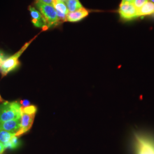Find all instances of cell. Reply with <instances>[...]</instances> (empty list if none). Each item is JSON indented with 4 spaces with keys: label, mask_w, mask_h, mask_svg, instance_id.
<instances>
[{
    "label": "cell",
    "mask_w": 154,
    "mask_h": 154,
    "mask_svg": "<svg viewBox=\"0 0 154 154\" xmlns=\"http://www.w3.org/2000/svg\"><path fill=\"white\" fill-rule=\"evenodd\" d=\"M21 106L17 102L6 101L0 105V123L21 118Z\"/></svg>",
    "instance_id": "cell-1"
},
{
    "label": "cell",
    "mask_w": 154,
    "mask_h": 154,
    "mask_svg": "<svg viewBox=\"0 0 154 154\" xmlns=\"http://www.w3.org/2000/svg\"><path fill=\"white\" fill-rule=\"evenodd\" d=\"M37 110V107L34 105L27 107H21L20 127L18 131L15 134V136L18 137L28 132L31 128Z\"/></svg>",
    "instance_id": "cell-2"
},
{
    "label": "cell",
    "mask_w": 154,
    "mask_h": 154,
    "mask_svg": "<svg viewBox=\"0 0 154 154\" xmlns=\"http://www.w3.org/2000/svg\"><path fill=\"white\" fill-rule=\"evenodd\" d=\"M37 37V35L35 36L32 39L26 43L22 47V48L17 51L16 53L11 55V57L7 58L4 61L2 62L1 65H0V72L2 74V77L6 76L8 73L14 70L17 66H19L20 64V62L19 61V58L22 55V53L25 51V50L28 48V46L33 42V40Z\"/></svg>",
    "instance_id": "cell-3"
},
{
    "label": "cell",
    "mask_w": 154,
    "mask_h": 154,
    "mask_svg": "<svg viewBox=\"0 0 154 154\" xmlns=\"http://www.w3.org/2000/svg\"><path fill=\"white\" fill-rule=\"evenodd\" d=\"M35 5L44 17L48 29L56 26L60 23L53 6L40 3H35Z\"/></svg>",
    "instance_id": "cell-4"
},
{
    "label": "cell",
    "mask_w": 154,
    "mask_h": 154,
    "mask_svg": "<svg viewBox=\"0 0 154 154\" xmlns=\"http://www.w3.org/2000/svg\"><path fill=\"white\" fill-rule=\"evenodd\" d=\"M136 154H154V140L144 135L135 136Z\"/></svg>",
    "instance_id": "cell-5"
},
{
    "label": "cell",
    "mask_w": 154,
    "mask_h": 154,
    "mask_svg": "<svg viewBox=\"0 0 154 154\" xmlns=\"http://www.w3.org/2000/svg\"><path fill=\"white\" fill-rule=\"evenodd\" d=\"M118 13L122 20L125 21H131L139 18L138 10L132 2H121L118 9Z\"/></svg>",
    "instance_id": "cell-6"
},
{
    "label": "cell",
    "mask_w": 154,
    "mask_h": 154,
    "mask_svg": "<svg viewBox=\"0 0 154 154\" xmlns=\"http://www.w3.org/2000/svg\"><path fill=\"white\" fill-rule=\"evenodd\" d=\"M29 10L30 12L32 21L34 26L36 28H41L44 30H48V29L47 28L44 18L42 16L40 11L34 7H32V6H30L29 7Z\"/></svg>",
    "instance_id": "cell-7"
},
{
    "label": "cell",
    "mask_w": 154,
    "mask_h": 154,
    "mask_svg": "<svg viewBox=\"0 0 154 154\" xmlns=\"http://www.w3.org/2000/svg\"><path fill=\"white\" fill-rule=\"evenodd\" d=\"M53 6L55 9L60 23L66 21V16L69 11L65 2L59 0H54Z\"/></svg>",
    "instance_id": "cell-8"
},
{
    "label": "cell",
    "mask_w": 154,
    "mask_h": 154,
    "mask_svg": "<svg viewBox=\"0 0 154 154\" xmlns=\"http://www.w3.org/2000/svg\"><path fill=\"white\" fill-rule=\"evenodd\" d=\"M89 11L85 8L69 12L66 16V21L70 22H77L82 20L88 16Z\"/></svg>",
    "instance_id": "cell-9"
},
{
    "label": "cell",
    "mask_w": 154,
    "mask_h": 154,
    "mask_svg": "<svg viewBox=\"0 0 154 154\" xmlns=\"http://www.w3.org/2000/svg\"><path fill=\"white\" fill-rule=\"evenodd\" d=\"M21 123V118L15 119L0 123V129L16 134L18 131Z\"/></svg>",
    "instance_id": "cell-10"
},
{
    "label": "cell",
    "mask_w": 154,
    "mask_h": 154,
    "mask_svg": "<svg viewBox=\"0 0 154 154\" xmlns=\"http://www.w3.org/2000/svg\"><path fill=\"white\" fill-rule=\"evenodd\" d=\"M154 14V4L149 1L138 11V17H143Z\"/></svg>",
    "instance_id": "cell-11"
},
{
    "label": "cell",
    "mask_w": 154,
    "mask_h": 154,
    "mask_svg": "<svg viewBox=\"0 0 154 154\" xmlns=\"http://www.w3.org/2000/svg\"><path fill=\"white\" fill-rule=\"evenodd\" d=\"M65 2L69 12L76 11L83 8L79 0H66Z\"/></svg>",
    "instance_id": "cell-12"
},
{
    "label": "cell",
    "mask_w": 154,
    "mask_h": 154,
    "mask_svg": "<svg viewBox=\"0 0 154 154\" xmlns=\"http://www.w3.org/2000/svg\"><path fill=\"white\" fill-rule=\"evenodd\" d=\"M14 136H15L14 134H12L0 129V143H3L4 144L8 142Z\"/></svg>",
    "instance_id": "cell-13"
},
{
    "label": "cell",
    "mask_w": 154,
    "mask_h": 154,
    "mask_svg": "<svg viewBox=\"0 0 154 154\" xmlns=\"http://www.w3.org/2000/svg\"><path fill=\"white\" fill-rule=\"evenodd\" d=\"M20 145V141L16 136H14L7 143L4 144L5 149H14L17 148Z\"/></svg>",
    "instance_id": "cell-14"
},
{
    "label": "cell",
    "mask_w": 154,
    "mask_h": 154,
    "mask_svg": "<svg viewBox=\"0 0 154 154\" xmlns=\"http://www.w3.org/2000/svg\"><path fill=\"white\" fill-rule=\"evenodd\" d=\"M149 0H132L131 2L138 11Z\"/></svg>",
    "instance_id": "cell-15"
},
{
    "label": "cell",
    "mask_w": 154,
    "mask_h": 154,
    "mask_svg": "<svg viewBox=\"0 0 154 154\" xmlns=\"http://www.w3.org/2000/svg\"><path fill=\"white\" fill-rule=\"evenodd\" d=\"M54 0H35V3H40L45 5H53Z\"/></svg>",
    "instance_id": "cell-16"
},
{
    "label": "cell",
    "mask_w": 154,
    "mask_h": 154,
    "mask_svg": "<svg viewBox=\"0 0 154 154\" xmlns=\"http://www.w3.org/2000/svg\"><path fill=\"white\" fill-rule=\"evenodd\" d=\"M20 103L22 105V107H27L30 106V102L28 100H21Z\"/></svg>",
    "instance_id": "cell-17"
},
{
    "label": "cell",
    "mask_w": 154,
    "mask_h": 154,
    "mask_svg": "<svg viewBox=\"0 0 154 154\" xmlns=\"http://www.w3.org/2000/svg\"><path fill=\"white\" fill-rule=\"evenodd\" d=\"M5 60V55L4 54V53L0 51V65H1V63H2V62Z\"/></svg>",
    "instance_id": "cell-18"
},
{
    "label": "cell",
    "mask_w": 154,
    "mask_h": 154,
    "mask_svg": "<svg viewBox=\"0 0 154 154\" xmlns=\"http://www.w3.org/2000/svg\"><path fill=\"white\" fill-rule=\"evenodd\" d=\"M5 147L3 143H0V154H2L5 149Z\"/></svg>",
    "instance_id": "cell-19"
},
{
    "label": "cell",
    "mask_w": 154,
    "mask_h": 154,
    "mask_svg": "<svg viewBox=\"0 0 154 154\" xmlns=\"http://www.w3.org/2000/svg\"><path fill=\"white\" fill-rule=\"evenodd\" d=\"M132 0H122L121 2H131Z\"/></svg>",
    "instance_id": "cell-20"
},
{
    "label": "cell",
    "mask_w": 154,
    "mask_h": 154,
    "mask_svg": "<svg viewBox=\"0 0 154 154\" xmlns=\"http://www.w3.org/2000/svg\"><path fill=\"white\" fill-rule=\"evenodd\" d=\"M149 1H151V2H152L153 4H154V0H149Z\"/></svg>",
    "instance_id": "cell-21"
},
{
    "label": "cell",
    "mask_w": 154,
    "mask_h": 154,
    "mask_svg": "<svg viewBox=\"0 0 154 154\" xmlns=\"http://www.w3.org/2000/svg\"><path fill=\"white\" fill-rule=\"evenodd\" d=\"M59 1H63V2H65L66 0H59Z\"/></svg>",
    "instance_id": "cell-22"
},
{
    "label": "cell",
    "mask_w": 154,
    "mask_h": 154,
    "mask_svg": "<svg viewBox=\"0 0 154 154\" xmlns=\"http://www.w3.org/2000/svg\"><path fill=\"white\" fill-rule=\"evenodd\" d=\"M2 99L1 98V97H0V102H2Z\"/></svg>",
    "instance_id": "cell-23"
},
{
    "label": "cell",
    "mask_w": 154,
    "mask_h": 154,
    "mask_svg": "<svg viewBox=\"0 0 154 154\" xmlns=\"http://www.w3.org/2000/svg\"><path fill=\"white\" fill-rule=\"evenodd\" d=\"M153 15H154V14H153Z\"/></svg>",
    "instance_id": "cell-24"
},
{
    "label": "cell",
    "mask_w": 154,
    "mask_h": 154,
    "mask_svg": "<svg viewBox=\"0 0 154 154\" xmlns=\"http://www.w3.org/2000/svg\"><path fill=\"white\" fill-rule=\"evenodd\" d=\"M0 97H1V96H0Z\"/></svg>",
    "instance_id": "cell-25"
}]
</instances>
